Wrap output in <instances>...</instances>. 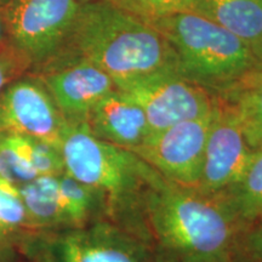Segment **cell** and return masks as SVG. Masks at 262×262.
Segmentation results:
<instances>
[{"mask_svg":"<svg viewBox=\"0 0 262 262\" xmlns=\"http://www.w3.org/2000/svg\"><path fill=\"white\" fill-rule=\"evenodd\" d=\"M71 58L96 66L117 89L155 74H178L175 52L163 35L107 0L79 5L63 49L50 62Z\"/></svg>","mask_w":262,"mask_h":262,"instance_id":"obj_1","label":"cell"},{"mask_svg":"<svg viewBox=\"0 0 262 262\" xmlns=\"http://www.w3.org/2000/svg\"><path fill=\"white\" fill-rule=\"evenodd\" d=\"M142 217L157 262H233L234 224L225 209L157 170L147 186Z\"/></svg>","mask_w":262,"mask_h":262,"instance_id":"obj_2","label":"cell"},{"mask_svg":"<svg viewBox=\"0 0 262 262\" xmlns=\"http://www.w3.org/2000/svg\"><path fill=\"white\" fill-rule=\"evenodd\" d=\"M60 152L68 175L102 193L108 220L147 243L143 198L156 169L136 153L95 137L86 124H68Z\"/></svg>","mask_w":262,"mask_h":262,"instance_id":"obj_3","label":"cell"},{"mask_svg":"<svg viewBox=\"0 0 262 262\" xmlns=\"http://www.w3.org/2000/svg\"><path fill=\"white\" fill-rule=\"evenodd\" d=\"M175 52L178 74L222 96L261 70L247 42L210 19L193 12L149 24Z\"/></svg>","mask_w":262,"mask_h":262,"instance_id":"obj_4","label":"cell"},{"mask_svg":"<svg viewBox=\"0 0 262 262\" xmlns=\"http://www.w3.org/2000/svg\"><path fill=\"white\" fill-rule=\"evenodd\" d=\"M16 188L31 228L61 231L108 219L102 193L77 181L66 171L39 176Z\"/></svg>","mask_w":262,"mask_h":262,"instance_id":"obj_5","label":"cell"},{"mask_svg":"<svg viewBox=\"0 0 262 262\" xmlns=\"http://www.w3.org/2000/svg\"><path fill=\"white\" fill-rule=\"evenodd\" d=\"M78 9L75 0H10L0 8L6 38L27 55L32 72L63 49Z\"/></svg>","mask_w":262,"mask_h":262,"instance_id":"obj_6","label":"cell"},{"mask_svg":"<svg viewBox=\"0 0 262 262\" xmlns=\"http://www.w3.org/2000/svg\"><path fill=\"white\" fill-rule=\"evenodd\" d=\"M47 233L44 262H157L148 244L108 219Z\"/></svg>","mask_w":262,"mask_h":262,"instance_id":"obj_7","label":"cell"},{"mask_svg":"<svg viewBox=\"0 0 262 262\" xmlns=\"http://www.w3.org/2000/svg\"><path fill=\"white\" fill-rule=\"evenodd\" d=\"M215 110L203 117L150 134L142 145L131 152L136 153L168 181L195 189L201 179Z\"/></svg>","mask_w":262,"mask_h":262,"instance_id":"obj_8","label":"cell"},{"mask_svg":"<svg viewBox=\"0 0 262 262\" xmlns=\"http://www.w3.org/2000/svg\"><path fill=\"white\" fill-rule=\"evenodd\" d=\"M145 113L150 134L211 113L219 96L176 73L143 78L119 89Z\"/></svg>","mask_w":262,"mask_h":262,"instance_id":"obj_9","label":"cell"},{"mask_svg":"<svg viewBox=\"0 0 262 262\" xmlns=\"http://www.w3.org/2000/svg\"><path fill=\"white\" fill-rule=\"evenodd\" d=\"M68 123L42 81L28 73L0 94V133L29 136L61 148Z\"/></svg>","mask_w":262,"mask_h":262,"instance_id":"obj_10","label":"cell"},{"mask_svg":"<svg viewBox=\"0 0 262 262\" xmlns=\"http://www.w3.org/2000/svg\"><path fill=\"white\" fill-rule=\"evenodd\" d=\"M254 150L248 143L234 108L220 97L195 191L208 196L217 195L241 178Z\"/></svg>","mask_w":262,"mask_h":262,"instance_id":"obj_11","label":"cell"},{"mask_svg":"<svg viewBox=\"0 0 262 262\" xmlns=\"http://www.w3.org/2000/svg\"><path fill=\"white\" fill-rule=\"evenodd\" d=\"M42 81L70 125L86 123L98 101L117 89L110 75L84 60H57L32 72Z\"/></svg>","mask_w":262,"mask_h":262,"instance_id":"obj_12","label":"cell"},{"mask_svg":"<svg viewBox=\"0 0 262 262\" xmlns=\"http://www.w3.org/2000/svg\"><path fill=\"white\" fill-rule=\"evenodd\" d=\"M85 124L95 137L129 150L142 145L150 135L142 108L119 89L95 104Z\"/></svg>","mask_w":262,"mask_h":262,"instance_id":"obj_13","label":"cell"},{"mask_svg":"<svg viewBox=\"0 0 262 262\" xmlns=\"http://www.w3.org/2000/svg\"><path fill=\"white\" fill-rule=\"evenodd\" d=\"M193 14L227 29L254 54L262 48V0H199Z\"/></svg>","mask_w":262,"mask_h":262,"instance_id":"obj_14","label":"cell"},{"mask_svg":"<svg viewBox=\"0 0 262 262\" xmlns=\"http://www.w3.org/2000/svg\"><path fill=\"white\" fill-rule=\"evenodd\" d=\"M212 198L233 221L234 229L262 217V148L254 150L241 178Z\"/></svg>","mask_w":262,"mask_h":262,"instance_id":"obj_15","label":"cell"},{"mask_svg":"<svg viewBox=\"0 0 262 262\" xmlns=\"http://www.w3.org/2000/svg\"><path fill=\"white\" fill-rule=\"evenodd\" d=\"M220 97L234 108L251 148H262V70Z\"/></svg>","mask_w":262,"mask_h":262,"instance_id":"obj_16","label":"cell"},{"mask_svg":"<svg viewBox=\"0 0 262 262\" xmlns=\"http://www.w3.org/2000/svg\"><path fill=\"white\" fill-rule=\"evenodd\" d=\"M37 178L29 159L28 136L0 133V179L18 187Z\"/></svg>","mask_w":262,"mask_h":262,"instance_id":"obj_17","label":"cell"},{"mask_svg":"<svg viewBox=\"0 0 262 262\" xmlns=\"http://www.w3.org/2000/svg\"><path fill=\"white\" fill-rule=\"evenodd\" d=\"M134 17L152 24L169 16L194 11L199 0H107Z\"/></svg>","mask_w":262,"mask_h":262,"instance_id":"obj_18","label":"cell"},{"mask_svg":"<svg viewBox=\"0 0 262 262\" xmlns=\"http://www.w3.org/2000/svg\"><path fill=\"white\" fill-rule=\"evenodd\" d=\"M31 228L27 212L15 186H0V244L21 229Z\"/></svg>","mask_w":262,"mask_h":262,"instance_id":"obj_19","label":"cell"},{"mask_svg":"<svg viewBox=\"0 0 262 262\" xmlns=\"http://www.w3.org/2000/svg\"><path fill=\"white\" fill-rule=\"evenodd\" d=\"M233 262H262V217L234 229Z\"/></svg>","mask_w":262,"mask_h":262,"instance_id":"obj_20","label":"cell"},{"mask_svg":"<svg viewBox=\"0 0 262 262\" xmlns=\"http://www.w3.org/2000/svg\"><path fill=\"white\" fill-rule=\"evenodd\" d=\"M33 63L27 55L8 39L0 44V94L10 84L31 73Z\"/></svg>","mask_w":262,"mask_h":262,"instance_id":"obj_21","label":"cell"},{"mask_svg":"<svg viewBox=\"0 0 262 262\" xmlns=\"http://www.w3.org/2000/svg\"><path fill=\"white\" fill-rule=\"evenodd\" d=\"M6 33H5V26H4V21H3V16H2V11H0V44L4 42L6 40Z\"/></svg>","mask_w":262,"mask_h":262,"instance_id":"obj_22","label":"cell"},{"mask_svg":"<svg viewBox=\"0 0 262 262\" xmlns=\"http://www.w3.org/2000/svg\"><path fill=\"white\" fill-rule=\"evenodd\" d=\"M255 56H256V58L258 60V62H260V66H261V70H262V48L258 50L256 54H255Z\"/></svg>","mask_w":262,"mask_h":262,"instance_id":"obj_23","label":"cell"},{"mask_svg":"<svg viewBox=\"0 0 262 262\" xmlns=\"http://www.w3.org/2000/svg\"><path fill=\"white\" fill-rule=\"evenodd\" d=\"M75 2L78 3L79 5H83V4H88V3H93V2H98V0H75Z\"/></svg>","mask_w":262,"mask_h":262,"instance_id":"obj_24","label":"cell"},{"mask_svg":"<svg viewBox=\"0 0 262 262\" xmlns=\"http://www.w3.org/2000/svg\"><path fill=\"white\" fill-rule=\"evenodd\" d=\"M10 0H0V8H2V6H4L5 4H8Z\"/></svg>","mask_w":262,"mask_h":262,"instance_id":"obj_25","label":"cell"},{"mask_svg":"<svg viewBox=\"0 0 262 262\" xmlns=\"http://www.w3.org/2000/svg\"><path fill=\"white\" fill-rule=\"evenodd\" d=\"M6 185H10V183L4 181V180H3V179H0V186H6Z\"/></svg>","mask_w":262,"mask_h":262,"instance_id":"obj_26","label":"cell"}]
</instances>
